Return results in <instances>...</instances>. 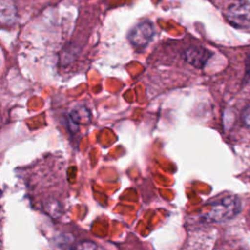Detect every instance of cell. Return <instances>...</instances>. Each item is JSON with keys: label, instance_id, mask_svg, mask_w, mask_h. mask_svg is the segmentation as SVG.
Instances as JSON below:
<instances>
[{"label": "cell", "instance_id": "1", "mask_svg": "<svg viewBox=\"0 0 250 250\" xmlns=\"http://www.w3.org/2000/svg\"><path fill=\"white\" fill-rule=\"evenodd\" d=\"M211 208L206 215L211 222L222 223L234 218L241 210V202L237 196L228 195L210 203Z\"/></svg>", "mask_w": 250, "mask_h": 250}, {"label": "cell", "instance_id": "2", "mask_svg": "<svg viewBox=\"0 0 250 250\" xmlns=\"http://www.w3.org/2000/svg\"><path fill=\"white\" fill-rule=\"evenodd\" d=\"M227 20L237 28L250 29V3L245 0L232 3L228 8Z\"/></svg>", "mask_w": 250, "mask_h": 250}, {"label": "cell", "instance_id": "3", "mask_svg": "<svg viewBox=\"0 0 250 250\" xmlns=\"http://www.w3.org/2000/svg\"><path fill=\"white\" fill-rule=\"evenodd\" d=\"M154 35V26L148 21H145L136 24L129 32L128 39L132 46L137 49H144L148 45Z\"/></svg>", "mask_w": 250, "mask_h": 250}, {"label": "cell", "instance_id": "4", "mask_svg": "<svg viewBox=\"0 0 250 250\" xmlns=\"http://www.w3.org/2000/svg\"><path fill=\"white\" fill-rule=\"evenodd\" d=\"M211 56L212 53L202 47H191L186 52L188 62L198 68H202Z\"/></svg>", "mask_w": 250, "mask_h": 250}, {"label": "cell", "instance_id": "5", "mask_svg": "<svg viewBox=\"0 0 250 250\" xmlns=\"http://www.w3.org/2000/svg\"><path fill=\"white\" fill-rule=\"evenodd\" d=\"M18 18V9L14 0H0V24L12 25Z\"/></svg>", "mask_w": 250, "mask_h": 250}, {"label": "cell", "instance_id": "6", "mask_svg": "<svg viewBox=\"0 0 250 250\" xmlns=\"http://www.w3.org/2000/svg\"><path fill=\"white\" fill-rule=\"evenodd\" d=\"M70 117L75 123H88L90 120V112L85 106L79 105L72 108L70 111Z\"/></svg>", "mask_w": 250, "mask_h": 250}, {"label": "cell", "instance_id": "7", "mask_svg": "<svg viewBox=\"0 0 250 250\" xmlns=\"http://www.w3.org/2000/svg\"><path fill=\"white\" fill-rule=\"evenodd\" d=\"M241 119L244 124V126L248 129H250V104L246 105L241 113Z\"/></svg>", "mask_w": 250, "mask_h": 250}, {"label": "cell", "instance_id": "8", "mask_svg": "<svg viewBox=\"0 0 250 250\" xmlns=\"http://www.w3.org/2000/svg\"><path fill=\"white\" fill-rule=\"evenodd\" d=\"M238 250H247V249H238Z\"/></svg>", "mask_w": 250, "mask_h": 250}]
</instances>
